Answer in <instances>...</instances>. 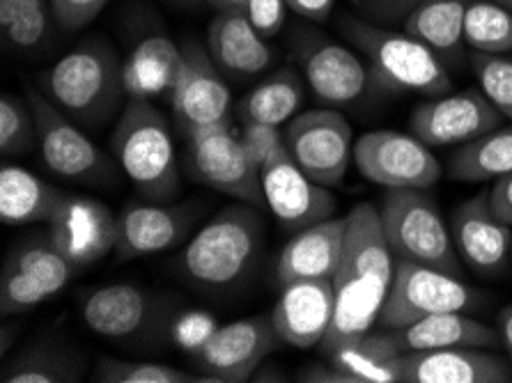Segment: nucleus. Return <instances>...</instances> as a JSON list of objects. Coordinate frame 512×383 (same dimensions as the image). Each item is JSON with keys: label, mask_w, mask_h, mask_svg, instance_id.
Listing matches in <instances>:
<instances>
[{"label": "nucleus", "mask_w": 512, "mask_h": 383, "mask_svg": "<svg viewBox=\"0 0 512 383\" xmlns=\"http://www.w3.org/2000/svg\"><path fill=\"white\" fill-rule=\"evenodd\" d=\"M347 239L343 260L333 276L336 312L324 351L338 342L370 333L377 324L395 276V255L386 241L379 209L361 202L347 214Z\"/></svg>", "instance_id": "obj_1"}, {"label": "nucleus", "mask_w": 512, "mask_h": 383, "mask_svg": "<svg viewBox=\"0 0 512 383\" xmlns=\"http://www.w3.org/2000/svg\"><path fill=\"white\" fill-rule=\"evenodd\" d=\"M448 173L464 184L490 182L512 173V127L492 129L460 145L448 161Z\"/></svg>", "instance_id": "obj_32"}, {"label": "nucleus", "mask_w": 512, "mask_h": 383, "mask_svg": "<svg viewBox=\"0 0 512 383\" xmlns=\"http://www.w3.org/2000/svg\"><path fill=\"white\" fill-rule=\"evenodd\" d=\"M510 260H512V244H510Z\"/></svg>", "instance_id": "obj_51"}, {"label": "nucleus", "mask_w": 512, "mask_h": 383, "mask_svg": "<svg viewBox=\"0 0 512 383\" xmlns=\"http://www.w3.org/2000/svg\"><path fill=\"white\" fill-rule=\"evenodd\" d=\"M499 113L483 90L430 97L411 113V134L430 147L464 145L501 124Z\"/></svg>", "instance_id": "obj_17"}, {"label": "nucleus", "mask_w": 512, "mask_h": 383, "mask_svg": "<svg viewBox=\"0 0 512 383\" xmlns=\"http://www.w3.org/2000/svg\"><path fill=\"white\" fill-rule=\"evenodd\" d=\"M287 10L285 0H246L242 12L262 37L274 39L285 26Z\"/></svg>", "instance_id": "obj_41"}, {"label": "nucleus", "mask_w": 512, "mask_h": 383, "mask_svg": "<svg viewBox=\"0 0 512 383\" xmlns=\"http://www.w3.org/2000/svg\"><path fill=\"white\" fill-rule=\"evenodd\" d=\"M216 328L214 319L203 315V312H186L173 324V335L177 345H182L186 351H196L203 342L212 335Z\"/></svg>", "instance_id": "obj_44"}, {"label": "nucleus", "mask_w": 512, "mask_h": 383, "mask_svg": "<svg viewBox=\"0 0 512 383\" xmlns=\"http://www.w3.org/2000/svg\"><path fill=\"white\" fill-rule=\"evenodd\" d=\"M494 3H499V5L506 7V10L512 12V0H494Z\"/></svg>", "instance_id": "obj_50"}, {"label": "nucleus", "mask_w": 512, "mask_h": 383, "mask_svg": "<svg viewBox=\"0 0 512 383\" xmlns=\"http://www.w3.org/2000/svg\"><path fill=\"white\" fill-rule=\"evenodd\" d=\"M209 7H214L216 12H232V10H244L246 0H205Z\"/></svg>", "instance_id": "obj_49"}, {"label": "nucleus", "mask_w": 512, "mask_h": 383, "mask_svg": "<svg viewBox=\"0 0 512 383\" xmlns=\"http://www.w3.org/2000/svg\"><path fill=\"white\" fill-rule=\"evenodd\" d=\"M182 67V44L166 35H150L136 44L122 62V85L127 99L154 101L170 97Z\"/></svg>", "instance_id": "obj_27"}, {"label": "nucleus", "mask_w": 512, "mask_h": 383, "mask_svg": "<svg viewBox=\"0 0 512 383\" xmlns=\"http://www.w3.org/2000/svg\"><path fill=\"white\" fill-rule=\"evenodd\" d=\"M260 179L265 205L285 230L299 232L336 216V198L327 186L313 182L287 150L271 156L260 170Z\"/></svg>", "instance_id": "obj_16"}, {"label": "nucleus", "mask_w": 512, "mask_h": 383, "mask_svg": "<svg viewBox=\"0 0 512 383\" xmlns=\"http://www.w3.org/2000/svg\"><path fill=\"white\" fill-rule=\"evenodd\" d=\"M354 163L370 184L393 189H430L441 166L430 145L400 131H370L354 143Z\"/></svg>", "instance_id": "obj_14"}, {"label": "nucleus", "mask_w": 512, "mask_h": 383, "mask_svg": "<svg viewBox=\"0 0 512 383\" xmlns=\"http://www.w3.org/2000/svg\"><path fill=\"white\" fill-rule=\"evenodd\" d=\"M81 315L85 326L106 340L141 342L166 331L173 303L150 289L115 283L85 294Z\"/></svg>", "instance_id": "obj_10"}, {"label": "nucleus", "mask_w": 512, "mask_h": 383, "mask_svg": "<svg viewBox=\"0 0 512 383\" xmlns=\"http://www.w3.org/2000/svg\"><path fill=\"white\" fill-rule=\"evenodd\" d=\"M51 0H0V30L14 51L35 53L51 30Z\"/></svg>", "instance_id": "obj_34"}, {"label": "nucleus", "mask_w": 512, "mask_h": 383, "mask_svg": "<svg viewBox=\"0 0 512 383\" xmlns=\"http://www.w3.org/2000/svg\"><path fill=\"white\" fill-rule=\"evenodd\" d=\"M290 49L308 88L329 108L354 104L375 88L366 58L317 30L294 28Z\"/></svg>", "instance_id": "obj_7"}, {"label": "nucleus", "mask_w": 512, "mask_h": 383, "mask_svg": "<svg viewBox=\"0 0 512 383\" xmlns=\"http://www.w3.org/2000/svg\"><path fill=\"white\" fill-rule=\"evenodd\" d=\"M496 324H499L501 345L506 347L508 361H510V367H512V306H506L499 312V319H496Z\"/></svg>", "instance_id": "obj_48"}, {"label": "nucleus", "mask_w": 512, "mask_h": 383, "mask_svg": "<svg viewBox=\"0 0 512 383\" xmlns=\"http://www.w3.org/2000/svg\"><path fill=\"white\" fill-rule=\"evenodd\" d=\"M207 51L228 78H246L265 74L274 65L276 49L244 17L242 10L216 12L207 28Z\"/></svg>", "instance_id": "obj_23"}, {"label": "nucleus", "mask_w": 512, "mask_h": 383, "mask_svg": "<svg viewBox=\"0 0 512 383\" xmlns=\"http://www.w3.org/2000/svg\"><path fill=\"white\" fill-rule=\"evenodd\" d=\"M262 248L258 211L232 205L216 214L182 253V271L196 285L228 289L251 273Z\"/></svg>", "instance_id": "obj_5"}, {"label": "nucleus", "mask_w": 512, "mask_h": 383, "mask_svg": "<svg viewBox=\"0 0 512 383\" xmlns=\"http://www.w3.org/2000/svg\"><path fill=\"white\" fill-rule=\"evenodd\" d=\"M473 0H423L402 21V30L423 42L446 67L467 60L464 19Z\"/></svg>", "instance_id": "obj_26"}, {"label": "nucleus", "mask_w": 512, "mask_h": 383, "mask_svg": "<svg viewBox=\"0 0 512 383\" xmlns=\"http://www.w3.org/2000/svg\"><path fill=\"white\" fill-rule=\"evenodd\" d=\"M290 12L297 14V17L313 21V23H324L336 7V0H285Z\"/></svg>", "instance_id": "obj_45"}, {"label": "nucleus", "mask_w": 512, "mask_h": 383, "mask_svg": "<svg viewBox=\"0 0 512 383\" xmlns=\"http://www.w3.org/2000/svg\"><path fill=\"white\" fill-rule=\"evenodd\" d=\"M386 241L395 260H409L425 267L460 276V253L441 209L425 189H393L379 209Z\"/></svg>", "instance_id": "obj_6"}, {"label": "nucleus", "mask_w": 512, "mask_h": 383, "mask_svg": "<svg viewBox=\"0 0 512 383\" xmlns=\"http://www.w3.org/2000/svg\"><path fill=\"white\" fill-rule=\"evenodd\" d=\"M97 381L104 383H203V374H191L180 367L152 361H124L106 356L97 363Z\"/></svg>", "instance_id": "obj_36"}, {"label": "nucleus", "mask_w": 512, "mask_h": 383, "mask_svg": "<svg viewBox=\"0 0 512 383\" xmlns=\"http://www.w3.org/2000/svg\"><path fill=\"white\" fill-rule=\"evenodd\" d=\"M469 51L506 56L512 51V12L494 0H473L464 19Z\"/></svg>", "instance_id": "obj_35"}, {"label": "nucleus", "mask_w": 512, "mask_h": 383, "mask_svg": "<svg viewBox=\"0 0 512 383\" xmlns=\"http://www.w3.org/2000/svg\"><path fill=\"white\" fill-rule=\"evenodd\" d=\"M239 138H242L244 150L248 152V156H251V161L258 166V170H262V166H265L271 156L287 150L283 131L274 127V124L242 122Z\"/></svg>", "instance_id": "obj_40"}, {"label": "nucleus", "mask_w": 512, "mask_h": 383, "mask_svg": "<svg viewBox=\"0 0 512 383\" xmlns=\"http://www.w3.org/2000/svg\"><path fill=\"white\" fill-rule=\"evenodd\" d=\"M349 383H402V351L389 333H363L324 351Z\"/></svg>", "instance_id": "obj_28"}, {"label": "nucleus", "mask_w": 512, "mask_h": 383, "mask_svg": "<svg viewBox=\"0 0 512 383\" xmlns=\"http://www.w3.org/2000/svg\"><path fill=\"white\" fill-rule=\"evenodd\" d=\"M5 264L33 278L49 294V299L62 292L81 269L79 264L69 260V255L51 239V234L17 241L7 253Z\"/></svg>", "instance_id": "obj_33"}, {"label": "nucleus", "mask_w": 512, "mask_h": 383, "mask_svg": "<svg viewBox=\"0 0 512 383\" xmlns=\"http://www.w3.org/2000/svg\"><path fill=\"white\" fill-rule=\"evenodd\" d=\"M304 76L297 69L283 67L255 85L248 95L237 104V117L242 122H265L281 127L304 104Z\"/></svg>", "instance_id": "obj_31"}, {"label": "nucleus", "mask_w": 512, "mask_h": 383, "mask_svg": "<svg viewBox=\"0 0 512 383\" xmlns=\"http://www.w3.org/2000/svg\"><path fill=\"white\" fill-rule=\"evenodd\" d=\"M473 306H476V294L455 273L409 260H395L393 285L377 324L391 331L439 312H467Z\"/></svg>", "instance_id": "obj_9"}, {"label": "nucleus", "mask_w": 512, "mask_h": 383, "mask_svg": "<svg viewBox=\"0 0 512 383\" xmlns=\"http://www.w3.org/2000/svg\"><path fill=\"white\" fill-rule=\"evenodd\" d=\"M283 138L287 152L313 182L327 189L343 184L354 161V136L345 115L333 108H310L287 122Z\"/></svg>", "instance_id": "obj_12"}, {"label": "nucleus", "mask_w": 512, "mask_h": 383, "mask_svg": "<svg viewBox=\"0 0 512 383\" xmlns=\"http://www.w3.org/2000/svg\"><path fill=\"white\" fill-rule=\"evenodd\" d=\"M49 234L79 267L113 253L118 241V216L99 200L83 195H65L56 216L49 221Z\"/></svg>", "instance_id": "obj_20"}, {"label": "nucleus", "mask_w": 512, "mask_h": 383, "mask_svg": "<svg viewBox=\"0 0 512 383\" xmlns=\"http://www.w3.org/2000/svg\"><path fill=\"white\" fill-rule=\"evenodd\" d=\"M508 358L478 347L409 351L402 356V383H510Z\"/></svg>", "instance_id": "obj_21"}, {"label": "nucleus", "mask_w": 512, "mask_h": 383, "mask_svg": "<svg viewBox=\"0 0 512 383\" xmlns=\"http://www.w3.org/2000/svg\"><path fill=\"white\" fill-rule=\"evenodd\" d=\"M281 342L274 319L258 315L219 326L191 356L207 381L242 383L260 370Z\"/></svg>", "instance_id": "obj_15"}, {"label": "nucleus", "mask_w": 512, "mask_h": 383, "mask_svg": "<svg viewBox=\"0 0 512 383\" xmlns=\"http://www.w3.org/2000/svg\"><path fill=\"white\" fill-rule=\"evenodd\" d=\"M386 333L402 354L451 347L490 349L501 345V335L496 328L464 315V312H439V315L418 319L409 326L391 328Z\"/></svg>", "instance_id": "obj_25"}, {"label": "nucleus", "mask_w": 512, "mask_h": 383, "mask_svg": "<svg viewBox=\"0 0 512 383\" xmlns=\"http://www.w3.org/2000/svg\"><path fill=\"white\" fill-rule=\"evenodd\" d=\"M191 225L186 207H173L166 202H141L131 205L118 216V241L115 260L131 262L150 257L180 244Z\"/></svg>", "instance_id": "obj_22"}, {"label": "nucleus", "mask_w": 512, "mask_h": 383, "mask_svg": "<svg viewBox=\"0 0 512 383\" xmlns=\"http://www.w3.org/2000/svg\"><path fill=\"white\" fill-rule=\"evenodd\" d=\"M469 65L478 78L480 90L512 122V58L471 51Z\"/></svg>", "instance_id": "obj_38"}, {"label": "nucleus", "mask_w": 512, "mask_h": 383, "mask_svg": "<svg viewBox=\"0 0 512 383\" xmlns=\"http://www.w3.org/2000/svg\"><path fill=\"white\" fill-rule=\"evenodd\" d=\"M111 147L138 195L168 202L180 191L173 131L152 101L127 99L111 134Z\"/></svg>", "instance_id": "obj_4"}, {"label": "nucleus", "mask_w": 512, "mask_h": 383, "mask_svg": "<svg viewBox=\"0 0 512 383\" xmlns=\"http://www.w3.org/2000/svg\"><path fill=\"white\" fill-rule=\"evenodd\" d=\"M299 381H308V383H349V379L345 377L338 367H324V365H310L304 367L297 374Z\"/></svg>", "instance_id": "obj_47"}, {"label": "nucleus", "mask_w": 512, "mask_h": 383, "mask_svg": "<svg viewBox=\"0 0 512 383\" xmlns=\"http://www.w3.org/2000/svg\"><path fill=\"white\" fill-rule=\"evenodd\" d=\"M347 225V214L331 216L294 234L278 257L281 285L294 283V280L336 276L338 264L343 260Z\"/></svg>", "instance_id": "obj_24"}, {"label": "nucleus", "mask_w": 512, "mask_h": 383, "mask_svg": "<svg viewBox=\"0 0 512 383\" xmlns=\"http://www.w3.org/2000/svg\"><path fill=\"white\" fill-rule=\"evenodd\" d=\"M186 166L209 189L232 195L246 205H265L260 170L230 122L214 124L186 138Z\"/></svg>", "instance_id": "obj_11"}, {"label": "nucleus", "mask_w": 512, "mask_h": 383, "mask_svg": "<svg viewBox=\"0 0 512 383\" xmlns=\"http://www.w3.org/2000/svg\"><path fill=\"white\" fill-rule=\"evenodd\" d=\"M26 99L33 108L44 163L69 182L104 186L115 179V166L95 140L83 134L42 90L28 88Z\"/></svg>", "instance_id": "obj_8"}, {"label": "nucleus", "mask_w": 512, "mask_h": 383, "mask_svg": "<svg viewBox=\"0 0 512 383\" xmlns=\"http://www.w3.org/2000/svg\"><path fill=\"white\" fill-rule=\"evenodd\" d=\"M418 3H423V0H352V7L363 19L393 26V23L405 21Z\"/></svg>", "instance_id": "obj_43"}, {"label": "nucleus", "mask_w": 512, "mask_h": 383, "mask_svg": "<svg viewBox=\"0 0 512 383\" xmlns=\"http://www.w3.org/2000/svg\"><path fill=\"white\" fill-rule=\"evenodd\" d=\"M65 191L21 166L0 170V221L5 225L49 223L65 200Z\"/></svg>", "instance_id": "obj_29"}, {"label": "nucleus", "mask_w": 512, "mask_h": 383, "mask_svg": "<svg viewBox=\"0 0 512 383\" xmlns=\"http://www.w3.org/2000/svg\"><path fill=\"white\" fill-rule=\"evenodd\" d=\"M85 370L79 349L53 338L35 340L7 358L0 381L5 383H76Z\"/></svg>", "instance_id": "obj_30"}, {"label": "nucleus", "mask_w": 512, "mask_h": 383, "mask_svg": "<svg viewBox=\"0 0 512 383\" xmlns=\"http://www.w3.org/2000/svg\"><path fill=\"white\" fill-rule=\"evenodd\" d=\"M46 299H49V294L33 278L10 267V264H3V276H0V312H3V317L35 310Z\"/></svg>", "instance_id": "obj_39"}, {"label": "nucleus", "mask_w": 512, "mask_h": 383, "mask_svg": "<svg viewBox=\"0 0 512 383\" xmlns=\"http://www.w3.org/2000/svg\"><path fill=\"white\" fill-rule=\"evenodd\" d=\"M336 289L333 278L294 280L283 285L271 319L285 345L310 349L322 345L333 324Z\"/></svg>", "instance_id": "obj_19"}, {"label": "nucleus", "mask_w": 512, "mask_h": 383, "mask_svg": "<svg viewBox=\"0 0 512 383\" xmlns=\"http://www.w3.org/2000/svg\"><path fill=\"white\" fill-rule=\"evenodd\" d=\"M451 232L462 260L483 276H501L510 260L512 225L496 214L490 191H480L453 211Z\"/></svg>", "instance_id": "obj_18"}, {"label": "nucleus", "mask_w": 512, "mask_h": 383, "mask_svg": "<svg viewBox=\"0 0 512 383\" xmlns=\"http://www.w3.org/2000/svg\"><path fill=\"white\" fill-rule=\"evenodd\" d=\"M170 111L177 131L189 138L214 124L230 122L232 95L207 46L189 39L182 44V67L170 92Z\"/></svg>", "instance_id": "obj_13"}, {"label": "nucleus", "mask_w": 512, "mask_h": 383, "mask_svg": "<svg viewBox=\"0 0 512 383\" xmlns=\"http://www.w3.org/2000/svg\"><path fill=\"white\" fill-rule=\"evenodd\" d=\"M42 92L76 124L99 127L127 99L122 62L102 39H85L42 76Z\"/></svg>", "instance_id": "obj_3"}, {"label": "nucleus", "mask_w": 512, "mask_h": 383, "mask_svg": "<svg viewBox=\"0 0 512 383\" xmlns=\"http://www.w3.org/2000/svg\"><path fill=\"white\" fill-rule=\"evenodd\" d=\"M40 147L37 124L28 99L3 95L0 99V152L3 156H19Z\"/></svg>", "instance_id": "obj_37"}, {"label": "nucleus", "mask_w": 512, "mask_h": 383, "mask_svg": "<svg viewBox=\"0 0 512 383\" xmlns=\"http://www.w3.org/2000/svg\"><path fill=\"white\" fill-rule=\"evenodd\" d=\"M490 202L499 218L512 225V173L496 179L490 189Z\"/></svg>", "instance_id": "obj_46"}, {"label": "nucleus", "mask_w": 512, "mask_h": 383, "mask_svg": "<svg viewBox=\"0 0 512 383\" xmlns=\"http://www.w3.org/2000/svg\"><path fill=\"white\" fill-rule=\"evenodd\" d=\"M338 28L349 44L366 58L375 88L391 95L441 97L451 92L448 67L405 30H389L359 14H343Z\"/></svg>", "instance_id": "obj_2"}, {"label": "nucleus", "mask_w": 512, "mask_h": 383, "mask_svg": "<svg viewBox=\"0 0 512 383\" xmlns=\"http://www.w3.org/2000/svg\"><path fill=\"white\" fill-rule=\"evenodd\" d=\"M108 0H51L53 21L62 30H81L99 17Z\"/></svg>", "instance_id": "obj_42"}]
</instances>
